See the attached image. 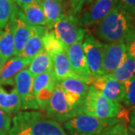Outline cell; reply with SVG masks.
<instances>
[{
  "instance_id": "obj_1",
  "label": "cell",
  "mask_w": 135,
  "mask_h": 135,
  "mask_svg": "<svg viewBox=\"0 0 135 135\" xmlns=\"http://www.w3.org/2000/svg\"><path fill=\"white\" fill-rule=\"evenodd\" d=\"M94 32L106 43L127 44L135 35V20L119 3L96 25Z\"/></svg>"
},
{
  "instance_id": "obj_2",
  "label": "cell",
  "mask_w": 135,
  "mask_h": 135,
  "mask_svg": "<svg viewBox=\"0 0 135 135\" xmlns=\"http://www.w3.org/2000/svg\"><path fill=\"white\" fill-rule=\"evenodd\" d=\"M12 127L28 135H68L59 123L35 110L17 113Z\"/></svg>"
},
{
  "instance_id": "obj_3",
  "label": "cell",
  "mask_w": 135,
  "mask_h": 135,
  "mask_svg": "<svg viewBox=\"0 0 135 135\" xmlns=\"http://www.w3.org/2000/svg\"><path fill=\"white\" fill-rule=\"evenodd\" d=\"M122 106L120 103H115L104 96L92 86H89L81 113L101 119L124 118Z\"/></svg>"
},
{
  "instance_id": "obj_4",
  "label": "cell",
  "mask_w": 135,
  "mask_h": 135,
  "mask_svg": "<svg viewBox=\"0 0 135 135\" xmlns=\"http://www.w3.org/2000/svg\"><path fill=\"white\" fill-rule=\"evenodd\" d=\"M120 121V118L101 119L86 114H80L63 122V128L68 135H100L106 127Z\"/></svg>"
},
{
  "instance_id": "obj_5",
  "label": "cell",
  "mask_w": 135,
  "mask_h": 135,
  "mask_svg": "<svg viewBox=\"0 0 135 135\" xmlns=\"http://www.w3.org/2000/svg\"><path fill=\"white\" fill-rule=\"evenodd\" d=\"M80 19L71 13L65 15L53 26V30L57 38L68 47L71 44L83 41L86 30L83 28Z\"/></svg>"
},
{
  "instance_id": "obj_6",
  "label": "cell",
  "mask_w": 135,
  "mask_h": 135,
  "mask_svg": "<svg viewBox=\"0 0 135 135\" xmlns=\"http://www.w3.org/2000/svg\"><path fill=\"white\" fill-rule=\"evenodd\" d=\"M45 112V116L58 123H63L74 116H78L77 111L68 103L59 82L56 83Z\"/></svg>"
},
{
  "instance_id": "obj_7",
  "label": "cell",
  "mask_w": 135,
  "mask_h": 135,
  "mask_svg": "<svg viewBox=\"0 0 135 135\" xmlns=\"http://www.w3.org/2000/svg\"><path fill=\"white\" fill-rule=\"evenodd\" d=\"M82 47L92 79L104 75L102 71L104 43L92 34L86 33L83 40Z\"/></svg>"
},
{
  "instance_id": "obj_8",
  "label": "cell",
  "mask_w": 135,
  "mask_h": 135,
  "mask_svg": "<svg viewBox=\"0 0 135 135\" xmlns=\"http://www.w3.org/2000/svg\"><path fill=\"white\" fill-rule=\"evenodd\" d=\"M59 83L62 89L68 103L77 111L78 115L82 114L83 104L89 91V85L76 77H68Z\"/></svg>"
},
{
  "instance_id": "obj_9",
  "label": "cell",
  "mask_w": 135,
  "mask_h": 135,
  "mask_svg": "<svg viewBox=\"0 0 135 135\" xmlns=\"http://www.w3.org/2000/svg\"><path fill=\"white\" fill-rule=\"evenodd\" d=\"M33 79L28 68L22 70L15 77L14 86L21 99V109L24 110H39L33 92Z\"/></svg>"
},
{
  "instance_id": "obj_10",
  "label": "cell",
  "mask_w": 135,
  "mask_h": 135,
  "mask_svg": "<svg viewBox=\"0 0 135 135\" xmlns=\"http://www.w3.org/2000/svg\"><path fill=\"white\" fill-rule=\"evenodd\" d=\"M118 0H91L80 19L83 26L97 25L113 9Z\"/></svg>"
},
{
  "instance_id": "obj_11",
  "label": "cell",
  "mask_w": 135,
  "mask_h": 135,
  "mask_svg": "<svg viewBox=\"0 0 135 135\" xmlns=\"http://www.w3.org/2000/svg\"><path fill=\"white\" fill-rule=\"evenodd\" d=\"M82 42L79 41L67 47L66 53L73 71L79 79L89 85L92 77L83 50Z\"/></svg>"
},
{
  "instance_id": "obj_12",
  "label": "cell",
  "mask_w": 135,
  "mask_h": 135,
  "mask_svg": "<svg viewBox=\"0 0 135 135\" xmlns=\"http://www.w3.org/2000/svg\"><path fill=\"white\" fill-rule=\"evenodd\" d=\"M128 53L126 44L104 43L102 59V71L104 75H108L116 69Z\"/></svg>"
},
{
  "instance_id": "obj_13",
  "label": "cell",
  "mask_w": 135,
  "mask_h": 135,
  "mask_svg": "<svg viewBox=\"0 0 135 135\" xmlns=\"http://www.w3.org/2000/svg\"><path fill=\"white\" fill-rule=\"evenodd\" d=\"M91 85L110 101L115 103L123 101L125 89L122 83L118 82L107 75H102L93 78Z\"/></svg>"
},
{
  "instance_id": "obj_14",
  "label": "cell",
  "mask_w": 135,
  "mask_h": 135,
  "mask_svg": "<svg viewBox=\"0 0 135 135\" xmlns=\"http://www.w3.org/2000/svg\"><path fill=\"white\" fill-rule=\"evenodd\" d=\"M12 18L14 23L15 56H20L29 38L31 26L27 23L22 11L20 10V8L17 5Z\"/></svg>"
},
{
  "instance_id": "obj_15",
  "label": "cell",
  "mask_w": 135,
  "mask_h": 135,
  "mask_svg": "<svg viewBox=\"0 0 135 135\" xmlns=\"http://www.w3.org/2000/svg\"><path fill=\"white\" fill-rule=\"evenodd\" d=\"M32 60L20 56H15L6 61L0 71V86H14L15 77L17 73L27 68Z\"/></svg>"
},
{
  "instance_id": "obj_16",
  "label": "cell",
  "mask_w": 135,
  "mask_h": 135,
  "mask_svg": "<svg viewBox=\"0 0 135 135\" xmlns=\"http://www.w3.org/2000/svg\"><path fill=\"white\" fill-rule=\"evenodd\" d=\"M47 29L45 26H32L31 32L20 56L32 60L38 53L44 50L43 38Z\"/></svg>"
},
{
  "instance_id": "obj_17",
  "label": "cell",
  "mask_w": 135,
  "mask_h": 135,
  "mask_svg": "<svg viewBox=\"0 0 135 135\" xmlns=\"http://www.w3.org/2000/svg\"><path fill=\"white\" fill-rule=\"evenodd\" d=\"M51 56L53 59V72L57 82L68 77L78 78L71 67L66 51L59 52Z\"/></svg>"
},
{
  "instance_id": "obj_18",
  "label": "cell",
  "mask_w": 135,
  "mask_h": 135,
  "mask_svg": "<svg viewBox=\"0 0 135 135\" xmlns=\"http://www.w3.org/2000/svg\"><path fill=\"white\" fill-rule=\"evenodd\" d=\"M0 55L5 62L15 56L14 23L12 17L0 32Z\"/></svg>"
},
{
  "instance_id": "obj_19",
  "label": "cell",
  "mask_w": 135,
  "mask_h": 135,
  "mask_svg": "<svg viewBox=\"0 0 135 135\" xmlns=\"http://www.w3.org/2000/svg\"><path fill=\"white\" fill-rule=\"evenodd\" d=\"M41 2L46 20L45 27L52 30L55 23L65 15L62 2L58 0H41Z\"/></svg>"
},
{
  "instance_id": "obj_20",
  "label": "cell",
  "mask_w": 135,
  "mask_h": 135,
  "mask_svg": "<svg viewBox=\"0 0 135 135\" xmlns=\"http://www.w3.org/2000/svg\"><path fill=\"white\" fill-rule=\"evenodd\" d=\"M20 109L21 99L15 88L8 92L0 86V110L11 115L18 113Z\"/></svg>"
},
{
  "instance_id": "obj_21",
  "label": "cell",
  "mask_w": 135,
  "mask_h": 135,
  "mask_svg": "<svg viewBox=\"0 0 135 135\" xmlns=\"http://www.w3.org/2000/svg\"><path fill=\"white\" fill-rule=\"evenodd\" d=\"M27 23L32 26H45L46 20L41 1L35 2L21 9Z\"/></svg>"
},
{
  "instance_id": "obj_22",
  "label": "cell",
  "mask_w": 135,
  "mask_h": 135,
  "mask_svg": "<svg viewBox=\"0 0 135 135\" xmlns=\"http://www.w3.org/2000/svg\"><path fill=\"white\" fill-rule=\"evenodd\" d=\"M135 75V59L128 53L121 64L116 69L107 76L117 80L118 82L123 83L131 79Z\"/></svg>"
},
{
  "instance_id": "obj_23",
  "label": "cell",
  "mask_w": 135,
  "mask_h": 135,
  "mask_svg": "<svg viewBox=\"0 0 135 135\" xmlns=\"http://www.w3.org/2000/svg\"><path fill=\"white\" fill-rule=\"evenodd\" d=\"M28 70L34 77L41 74L53 71L52 56L45 50L38 53L31 61Z\"/></svg>"
},
{
  "instance_id": "obj_24",
  "label": "cell",
  "mask_w": 135,
  "mask_h": 135,
  "mask_svg": "<svg viewBox=\"0 0 135 135\" xmlns=\"http://www.w3.org/2000/svg\"><path fill=\"white\" fill-rule=\"evenodd\" d=\"M44 48L50 56L56 53L66 51L67 47L64 45L55 35L53 30H47L43 38Z\"/></svg>"
},
{
  "instance_id": "obj_25",
  "label": "cell",
  "mask_w": 135,
  "mask_h": 135,
  "mask_svg": "<svg viewBox=\"0 0 135 135\" xmlns=\"http://www.w3.org/2000/svg\"><path fill=\"white\" fill-rule=\"evenodd\" d=\"M15 8L13 0H0V32L11 19Z\"/></svg>"
},
{
  "instance_id": "obj_26",
  "label": "cell",
  "mask_w": 135,
  "mask_h": 135,
  "mask_svg": "<svg viewBox=\"0 0 135 135\" xmlns=\"http://www.w3.org/2000/svg\"><path fill=\"white\" fill-rule=\"evenodd\" d=\"M56 82L57 80L55 77L53 71L43 73L35 77L33 79L34 95H35L40 90L43 89L44 88L48 86L50 84H53Z\"/></svg>"
},
{
  "instance_id": "obj_27",
  "label": "cell",
  "mask_w": 135,
  "mask_h": 135,
  "mask_svg": "<svg viewBox=\"0 0 135 135\" xmlns=\"http://www.w3.org/2000/svg\"><path fill=\"white\" fill-rule=\"evenodd\" d=\"M125 96L123 103L127 107L133 109L135 107V75L123 83Z\"/></svg>"
},
{
  "instance_id": "obj_28",
  "label": "cell",
  "mask_w": 135,
  "mask_h": 135,
  "mask_svg": "<svg viewBox=\"0 0 135 135\" xmlns=\"http://www.w3.org/2000/svg\"><path fill=\"white\" fill-rule=\"evenodd\" d=\"M56 83L50 84V86L44 88L43 89L40 90L35 95L37 104L38 105L39 110H41V111H45L48 105L50 99L52 96Z\"/></svg>"
},
{
  "instance_id": "obj_29",
  "label": "cell",
  "mask_w": 135,
  "mask_h": 135,
  "mask_svg": "<svg viewBox=\"0 0 135 135\" xmlns=\"http://www.w3.org/2000/svg\"><path fill=\"white\" fill-rule=\"evenodd\" d=\"M100 135H128L125 121H120L106 127Z\"/></svg>"
},
{
  "instance_id": "obj_30",
  "label": "cell",
  "mask_w": 135,
  "mask_h": 135,
  "mask_svg": "<svg viewBox=\"0 0 135 135\" xmlns=\"http://www.w3.org/2000/svg\"><path fill=\"white\" fill-rule=\"evenodd\" d=\"M11 125V115L0 110V135H9Z\"/></svg>"
},
{
  "instance_id": "obj_31",
  "label": "cell",
  "mask_w": 135,
  "mask_h": 135,
  "mask_svg": "<svg viewBox=\"0 0 135 135\" xmlns=\"http://www.w3.org/2000/svg\"><path fill=\"white\" fill-rule=\"evenodd\" d=\"M91 0H69L71 6V13L77 16L81 11L83 6L89 3Z\"/></svg>"
},
{
  "instance_id": "obj_32",
  "label": "cell",
  "mask_w": 135,
  "mask_h": 135,
  "mask_svg": "<svg viewBox=\"0 0 135 135\" xmlns=\"http://www.w3.org/2000/svg\"><path fill=\"white\" fill-rule=\"evenodd\" d=\"M118 3L126 8L131 15L134 17L135 0H118Z\"/></svg>"
},
{
  "instance_id": "obj_33",
  "label": "cell",
  "mask_w": 135,
  "mask_h": 135,
  "mask_svg": "<svg viewBox=\"0 0 135 135\" xmlns=\"http://www.w3.org/2000/svg\"><path fill=\"white\" fill-rule=\"evenodd\" d=\"M128 53L135 59V35L128 43L126 44Z\"/></svg>"
},
{
  "instance_id": "obj_34",
  "label": "cell",
  "mask_w": 135,
  "mask_h": 135,
  "mask_svg": "<svg viewBox=\"0 0 135 135\" xmlns=\"http://www.w3.org/2000/svg\"><path fill=\"white\" fill-rule=\"evenodd\" d=\"M13 1H14V2L16 5L22 9V8H25L26 6L32 4V2H38V1H41V0H13Z\"/></svg>"
},
{
  "instance_id": "obj_35",
  "label": "cell",
  "mask_w": 135,
  "mask_h": 135,
  "mask_svg": "<svg viewBox=\"0 0 135 135\" xmlns=\"http://www.w3.org/2000/svg\"><path fill=\"white\" fill-rule=\"evenodd\" d=\"M9 135H28L26 134H25L24 132L18 130L17 128H15L14 127H11V130H10Z\"/></svg>"
},
{
  "instance_id": "obj_36",
  "label": "cell",
  "mask_w": 135,
  "mask_h": 135,
  "mask_svg": "<svg viewBox=\"0 0 135 135\" xmlns=\"http://www.w3.org/2000/svg\"><path fill=\"white\" fill-rule=\"evenodd\" d=\"M129 125L132 126L135 130V116L131 114V113H129Z\"/></svg>"
},
{
  "instance_id": "obj_37",
  "label": "cell",
  "mask_w": 135,
  "mask_h": 135,
  "mask_svg": "<svg viewBox=\"0 0 135 135\" xmlns=\"http://www.w3.org/2000/svg\"><path fill=\"white\" fill-rule=\"evenodd\" d=\"M127 129H128V135H135V130L132 126H131L129 124L127 126Z\"/></svg>"
},
{
  "instance_id": "obj_38",
  "label": "cell",
  "mask_w": 135,
  "mask_h": 135,
  "mask_svg": "<svg viewBox=\"0 0 135 135\" xmlns=\"http://www.w3.org/2000/svg\"><path fill=\"white\" fill-rule=\"evenodd\" d=\"M6 62L5 60L3 59V58L2 57V56L0 55V71H1V69H2V68L3 67V65H5V63Z\"/></svg>"
},
{
  "instance_id": "obj_39",
  "label": "cell",
  "mask_w": 135,
  "mask_h": 135,
  "mask_svg": "<svg viewBox=\"0 0 135 135\" xmlns=\"http://www.w3.org/2000/svg\"><path fill=\"white\" fill-rule=\"evenodd\" d=\"M130 113L131 114H133V115H134L135 116V107L134 108H133V109H131L130 111Z\"/></svg>"
},
{
  "instance_id": "obj_40",
  "label": "cell",
  "mask_w": 135,
  "mask_h": 135,
  "mask_svg": "<svg viewBox=\"0 0 135 135\" xmlns=\"http://www.w3.org/2000/svg\"><path fill=\"white\" fill-rule=\"evenodd\" d=\"M58 1H59V2H62V0H58Z\"/></svg>"
},
{
  "instance_id": "obj_41",
  "label": "cell",
  "mask_w": 135,
  "mask_h": 135,
  "mask_svg": "<svg viewBox=\"0 0 135 135\" xmlns=\"http://www.w3.org/2000/svg\"><path fill=\"white\" fill-rule=\"evenodd\" d=\"M134 20H135V14H134Z\"/></svg>"
}]
</instances>
